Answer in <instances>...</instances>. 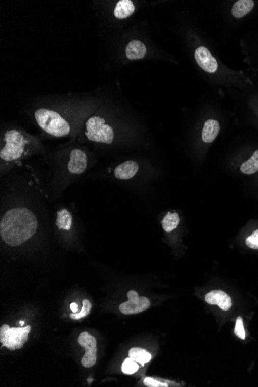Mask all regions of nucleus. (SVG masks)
Listing matches in <instances>:
<instances>
[{
  "label": "nucleus",
  "instance_id": "nucleus-9",
  "mask_svg": "<svg viewBox=\"0 0 258 387\" xmlns=\"http://www.w3.org/2000/svg\"><path fill=\"white\" fill-rule=\"evenodd\" d=\"M195 58L198 65L210 73H214L218 69L217 60L205 46H199L195 51Z\"/></svg>",
  "mask_w": 258,
  "mask_h": 387
},
{
  "label": "nucleus",
  "instance_id": "nucleus-1",
  "mask_svg": "<svg viewBox=\"0 0 258 387\" xmlns=\"http://www.w3.org/2000/svg\"><path fill=\"white\" fill-rule=\"evenodd\" d=\"M37 220L28 208H15L5 213L0 222V235L3 241L12 247H17L35 235Z\"/></svg>",
  "mask_w": 258,
  "mask_h": 387
},
{
  "label": "nucleus",
  "instance_id": "nucleus-12",
  "mask_svg": "<svg viewBox=\"0 0 258 387\" xmlns=\"http://www.w3.org/2000/svg\"><path fill=\"white\" fill-rule=\"evenodd\" d=\"M146 46L139 40H133L129 42L125 48L126 57L131 61L142 59L146 55Z\"/></svg>",
  "mask_w": 258,
  "mask_h": 387
},
{
  "label": "nucleus",
  "instance_id": "nucleus-21",
  "mask_svg": "<svg viewBox=\"0 0 258 387\" xmlns=\"http://www.w3.org/2000/svg\"><path fill=\"white\" fill-rule=\"evenodd\" d=\"M139 367L137 362H136L133 358H127L124 359L121 365V370L123 373L126 375H132L136 373L139 370Z\"/></svg>",
  "mask_w": 258,
  "mask_h": 387
},
{
  "label": "nucleus",
  "instance_id": "nucleus-4",
  "mask_svg": "<svg viewBox=\"0 0 258 387\" xmlns=\"http://www.w3.org/2000/svg\"><path fill=\"white\" fill-rule=\"evenodd\" d=\"M85 135L88 140L97 143L110 145L113 142V128L106 124V120L100 116L91 117L85 124Z\"/></svg>",
  "mask_w": 258,
  "mask_h": 387
},
{
  "label": "nucleus",
  "instance_id": "nucleus-7",
  "mask_svg": "<svg viewBox=\"0 0 258 387\" xmlns=\"http://www.w3.org/2000/svg\"><path fill=\"white\" fill-rule=\"evenodd\" d=\"M128 301L119 306V311L124 315H135L145 311L151 305L149 300L145 297H139L137 292L130 291L127 292Z\"/></svg>",
  "mask_w": 258,
  "mask_h": 387
},
{
  "label": "nucleus",
  "instance_id": "nucleus-24",
  "mask_svg": "<svg viewBox=\"0 0 258 387\" xmlns=\"http://www.w3.org/2000/svg\"><path fill=\"white\" fill-rule=\"evenodd\" d=\"M144 383L147 386H168L167 384L160 382V381H157L156 379H151V378L149 377L145 378L144 379Z\"/></svg>",
  "mask_w": 258,
  "mask_h": 387
},
{
  "label": "nucleus",
  "instance_id": "nucleus-11",
  "mask_svg": "<svg viewBox=\"0 0 258 387\" xmlns=\"http://www.w3.org/2000/svg\"><path fill=\"white\" fill-rule=\"evenodd\" d=\"M139 171V164L136 161L128 160L118 165L114 171L115 178L120 180H127L133 178Z\"/></svg>",
  "mask_w": 258,
  "mask_h": 387
},
{
  "label": "nucleus",
  "instance_id": "nucleus-25",
  "mask_svg": "<svg viewBox=\"0 0 258 387\" xmlns=\"http://www.w3.org/2000/svg\"><path fill=\"white\" fill-rule=\"evenodd\" d=\"M70 309H71V311L73 313H76V312H78V304L76 303H72L70 304Z\"/></svg>",
  "mask_w": 258,
  "mask_h": 387
},
{
  "label": "nucleus",
  "instance_id": "nucleus-17",
  "mask_svg": "<svg viewBox=\"0 0 258 387\" xmlns=\"http://www.w3.org/2000/svg\"><path fill=\"white\" fill-rule=\"evenodd\" d=\"M129 358H133L136 362L144 365L151 359V355L148 351L141 348H132L128 352Z\"/></svg>",
  "mask_w": 258,
  "mask_h": 387
},
{
  "label": "nucleus",
  "instance_id": "nucleus-14",
  "mask_svg": "<svg viewBox=\"0 0 258 387\" xmlns=\"http://www.w3.org/2000/svg\"><path fill=\"white\" fill-rule=\"evenodd\" d=\"M136 10L134 4L131 0H120L114 10V16L118 19H126L134 13Z\"/></svg>",
  "mask_w": 258,
  "mask_h": 387
},
{
  "label": "nucleus",
  "instance_id": "nucleus-23",
  "mask_svg": "<svg viewBox=\"0 0 258 387\" xmlns=\"http://www.w3.org/2000/svg\"><path fill=\"white\" fill-rule=\"evenodd\" d=\"M246 245L253 250H258V229L246 239Z\"/></svg>",
  "mask_w": 258,
  "mask_h": 387
},
{
  "label": "nucleus",
  "instance_id": "nucleus-19",
  "mask_svg": "<svg viewBox=\"0 0 258 387\" xmlns=\"http://www.w3.org/2000/svg\"><path fill=\"white\" fill-rule=\"evenodd\" d=\"M179 216L177 213L169 212L163 218V221H162V226H163L164 231L169 233V232L176 229L177 226L179 224Z\"/></svg>",
  "mask_w": 258,
  "mask_h": 387
},
{
  "label": "nucleus",
  "instance_id": "nucleus-22",
  "mask_svg": "<svg viewBox=\"0 0 258 387\" xmlns=\"http://www.w3.org/2000/svg\"><path fill=\"white\" fill-rule=\"evenodd\" d=\"M235 333L238 338L243 340H245V330H244V322H243V319L241 316H239V317L237 319L236 324H235Z\"/></svg>",
  "mask_w": 258,
  "mask_h": 387
},
{
  "label": "nucleus",
  "instance_id": "nucleus-3",
  "mask_svg": "<svg viewBox=\"0 0 258 387\" xmlns=\"http://www.w3.org/2000/svg\"><path fill=\"white\" fill-rule=\"evenodd\" d=\"M4 144L0 151L1 160L4 162H13L19 160L25 151L28 140L20 132L16 129L9 130L4 134Z\"/></svg>",
  "mask_w": 258,
  "mask_h": 387
},
{
  "label": "nucleus",
  "instance_id": "nucleus-2",
  "mask_svg": "<svg viewBox=\"0 0 258 387\" xmlns=\"http://www.w3.org/2000/svg\"><path fill=\"white\" fill-rule=\"evenodd\" d=\"M38 125L50 136L64 137L70 133V126L59 113L47 109H37L34 113Z\"/></svg>",
  "mask_w": 258,
  "mask_h": 387
},
{
  "label": "nucleus",
  "instance_id": "nucleus-6",
  "mask_svg": "<svg viewBox=\"0 0 258 387\" xmlns=\"http://www.w3.org/2000/svg\"><path fill=\"white\" fill-rule=\"evenodd\" d=\"M79 345L86 349V353L82 359V364L85 368H91L95 365L97 361V340L95 337L84 331L78 339Z\"/></svg>",
  "mask_w": 258,
  "mask_h": 387
},
{
  "label": "nucleus",
  "instance_id": "nucleus-16",
  "mask_svg": "<svg viewBox=\"0 0 258 387\" xmlns=\"http://www.w3.org/2000/svg\"><path fill=\"white\" fill-rule=\"evenodd\" d=\"M73 217L67 209H61L57 214L56 225L58 229L68 231L71 229Z\"/></svg>",
  "mask_w": 258,
  "mask_h": 387
},
{
  "label": "nucleus",
  "instance_id": "nucleus-13",
  "mask_svg": "<svg viewBox=\"0 0 258 387\" xmlns=\"http://www.w3.org/2000/svg\"><path fill=\"white\" fill-rule=\"evenodd\" d=\"M220 123L217 120H207L202 129V139L205 143H211L220 133Z\"/></svg>",
  "mask_w": 258,
  "mask_h": 387
},
{
  "label": "nucleus",
  "instance_id": "nucleus-15",
  "mask_svg": "<svg viewBox=\"0 0 258 387\" xmlns=\"http://www.w3.org/2000/svg\"><path fill=\"white\" fill-rule=\"evenodd\" d=\"M254 7L253 0H239L234 4L232 15L237 19L244 17L250 13Z\"/></svg>",
  "mask_w": 258,
  "mask_h": 387
},
{
  "label": "nucleus",
  "instance_id": "nucleus-10",
  "mask_svg": "<svg viewBox=\"0 0 258 387\" xmlns=\"http://www.w3.org/2000/svg\"><path fill=\"white\" fill-rule=\"evenodd\" d=\"M205 301L209 304H217L223 311L232 307V300L229 295L221 290H214L207 294Z\"/></svg>",
  "mask_w": 258,
  "mask_h": 387
},
{
  "label": "nucleus",
  "instance_id": "nucleus-26",
  "mask_svg": "<svg viewBox=\"0 0 258 387\" xmlns=\"http://www.w3.org/2000/svg\"><path fill=\"white\" fill-rule=\"evenodd\" d=\"M21 325H24V322H20Z\"/></svg>",
  "mask_w": 258,
  "mask_h": 387
},
{
  "label": "nucleus",
  "instance_id": "nucleus-20",
  "mask_svg": "<svg viewBox=\"0 0 258 387\" xmlns=\"http://www.w3.org/2000/svg\"><path fill=\"white\" fill-rule=\"evenodd\" d=\"M91 308H92V304L88 300L85 299L82 301V308L79 313H71L70 315V317L73 320H79V319H82V318L87 317L88 315L91 313Z\"/></svg>",
  "mask_w": 258,
  "mask_h": 387
},
{
  "label": "nucleus",
  "instance_id": "nucleus-8",
  "mask_svg": "<svg viewBox=\"0 0 258 387\" xmlns=\"http://www.w3.org/2000/svg\"><path fill=\"white\" fill-rule=\"evenodd\" d=\"M88 165L86 153L79 148H74L70 153L67 169L72 175H82L85 172Z\"/></svg>",
  "mask_w": 258,
  "mask_h": 387
},
{
  "label": "nucleus",
  "instance_id": "nucleus-18",
  "mask_svg": "<svg viewBox=\"0 0 258 387\" xmlns=\"http://www.w3.org/2000/svg\"><path fill=\"white\" fill-rule=\"evenodd\" d=\"M241 172L244 175H253L258 171V149L255 151L253 156L241 165Z\"/></svg>",
  "mask_w": 258,
  "mask_h": 387
},
{
  "label": "nucleus",
  "instance_id": "nucleus-5",
  "mask_svg": "<svg viewBox=\"0 0 258 387\" xmlns=\"http://www.w3.org/2000/svg\"><path fill=\"white\" fill-rule=\"evenodd\" d=\"M31 331V325L10 328L9 325H3L0 328V343L11 351L20 349L28 341Z\"/></svg>",
  "mask_w": 258,
  "mask_h": 387
}]
</instances>
